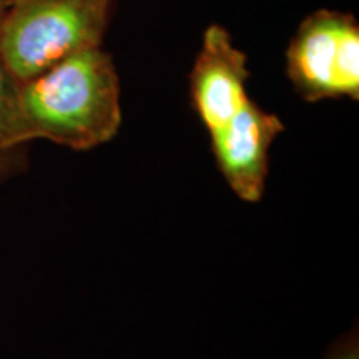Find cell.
Here are the masks:
<instances>
[{"label":"cell","instance_id":"5b68a950","mask_svg":"<svg viewBox=\"0 0 359 359\" xmlns=\"http://www.w3.org/2000/svg\"><path fill=\"white\" fill-rule=\"evenodd\" d=\"M248 57L219 25L205 30L190 75L191 100L206 130L213 132L250 100Z\"/></svg>","mask_w":359,"mask_h":359},{"label":"cell","instance_id":"9c48e42d","mask_svg":"<svg viewBox=\"0 0 359 359\" xmlns=\"http://www.w3.org/2000/svg\"><path fill=\"white\" fill-rule=\"evenodd\" d=\"M13 2H15V0H0V29H2V24L4 20H6L7 12L11 11Z\"/></svg>","mask_w":359,"mask_h":359},{"label":"cell","instance_id":"3957f363","mask_svg":"<svg viewBox=\"0 0 359 359\" xmlns=\"http://www.w3.org/2000/svg\"><path fill=\"white\" fill-rule=\"evenodd\" d=\"M286 75L308 102L359 97V25L349 13L316 11L286 48Z\"/></svg>","mask_w":359,"mask_h":359},{"label":"cell","instance_id":"6da1fadb","mask_svg":"<svg viewBox=\"0 0 359 359\" xmlns=\"http://www.w3.org/2000/svg\"><path fill=\"white\" fill-rule=\"evenodd\" d=\"M27 138L50 140L72 150L110 142L122 125L120 80L100 47L72 53L37 77L19 82Z\"/></svg>","mask_w":359,"mask_h":359},{"label":"cell","instance_id":"277c9868","mask_svg":"<svg viewBox=\"0 0 359 359\" xmlns=\"http://www.w3.org/2000/svg\"><path fill=\"white\" fill-rule=\"evenodd\" d=\"M283 130L280 116L250 98L226 123L210 132L218 170L240 200L258 203L263 198L269 148Z\"/></svg>","mask_w":359,"mask_h":359},{"label":"cell","instance_id":"8992f818","mask_svg":"<svg viewBox=\"0 0 359 359\" xmlns=\"http://www.w3.org/2000/svg\"><path fill=\"white\" fill-rule=\"evenodd\" d=\"M29 142L19 103V82L0 60V151H12L13 148Z\"/></svg>","mask_w":359,"mask_h":359},{"label":"cell","instance_id":"52a82bcc","mask_svg":"<svg viewBox=\"0 0 359 359\" xmlns=\"http://www.w3.org/2000/svg\"><path fill=\"white\" fill-rule=\"evenodd\" d=\"M326 359H359V349L356 343H348L346 346L334 349Z\"/></svg>","mask_w":359,"mask_h":359},{"label":"cell","instance_id":"ba28073f","mask_svg":"<svg viewBox=\"0 0 359 359\" xmlns=\"http://www.w3.org/2000/svg\"><path fill=\"white\" fill-rule=\"evenodd\" d=\"M13 160L11 158V151H0V178H4L12 168Z\"/></svg>","mask_w":359,"mask_h":359},{"label":"cell","instance_id":"7a4b0ae2","mask_svg":"<svg viewBox=\"0 0 359 359\" xmlns=\"http://www.w3.org/2000/svg\"><path fill=\"white\" fill-rule=\"evenodd\" d=\"M114 0H15L0 29V60L17 82L100 47Z\"/></svg>","mask_w":359,"mask_h":359}]
</instances>
